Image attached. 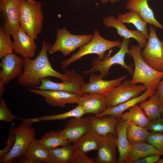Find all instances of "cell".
<instances>
[{"label": "cell", "mask_w": 163, "mask_h": 163, "mask_svg": "<svg viewBox=\"0 0 163 163\" xmlns=\"http://www.w3.org/2000/svg\"><path fill=\"white\" fill-rule=\"evenodd\" d=\"M120 0H109L110 2L112 4H113L115 3L118 2Z\"/></svg>", "instance_id": "ee69618b"}, {"label": "cell", "mask_w": 163, "mask_h": 163, "mask_svg": "<svg viewBox=\"0 0 163 163\" xmlns=\"http://www.w3.org/2000/svg\"><path fill=\"white\" fill-rule=\"evenodd\" d=\"M94 37V34L74 35L66 27L56 30V40L48 52L52 54L59 51L64 56H68L77 48L87 44Z\"/></svg>", "instance_id": "52a82bcc"}, {"label": "cell", "mask_w": 163, "mask_h": 163, "mask_svg": "<svg viewBox=\"0 0 163 163\" xmlns=\"http://www.w3.org/2000/svg\"><path fill=\"white\" fill-rule=\"evenodd\" d=\"M156 163H163V159H160Z\"/></svg>", "instance_id": "f6af8a7d"}, {"label": "cell", "mask_w": 163, "mask_h": 163, "mask_svg": "<svg viewBox=\"0 0 163 163\" xmlns=\"http://www.w3.org/2000/svg\"><path fill=\"white\" fill-rule=\"evenodd\" d=\"M148 0H129L126 4V9L137 12L147 24L163 30V25L156 19L152 10L148 3Z\"/></svg>", "instance_id": "7402d4cb"}, {"label": "cell", "mask_w": 163, "mask_h": 163, "mask_svg": "<svg viewBox=\"0 0 163 163\" xmlns=\"http://www.w3.org/2000/svg\"><path fill=\"white\" fill-rule=\"evenodd\" d=\"M103 22L104 25L107 27L116 28L117 30L116 33L122 38H133L137 41L139 47L142 49L145 47L147 39L140 31L129 29L124 23L112 15L104 17Z\"/></svg>", "instance_id": "e0dca14e"}, {"label": "cell", "mask_w": 163, "mask_h": 163, "mask_svg": "<svg viewBox=\"0 0 163 163\" xmlns=\"http://www.w3.org/2000/svg\"><path fill=\"white\" fill-rule=\"evenodd\" d=\"M122 42L119 50L113 56H105L102 59L98 56L96 57L91 63V68L89 70L82 71L81 72L85 75H88L99 72L100 75L103 78L108 76L111 66L117 64L121 66L131 75H133L134 70L132 66L127 65L124 61L126 55L129 53V39L122 38Z\"/></svg>", "instance_id": "5b68a950"}, {"label": "cell", "mask_w": 163, "mask_h": 163, "mask_svg": "<svg viewBox=\"0 0 163 163\" xmlns=\"http://www.w3.org/2000/svg\"><path fill=\"white\" fill-rule=\"evenodd\" d=\"M42 3L34 0H20V28L34 40L41 32L43 16Z\"/></svg>", "instance_id": "3957f363"}, {"label": "cell", "mask_w": 163, "mask_h": 163, "mask_svg": "<svg viewBox=\"0 0 163 163\" xmlns=\"http://www.w3.org/2000/svg\"><path fill=\"white\" fill-rule=\"evenodd\" d=\"M91 116L69 119L65 128L59 131L61 135L73 144L91 129Z\"/></svg>", "instance_id": "7c38bea8"}, {"label": "cell", "mask_w": 163, "mask_h": 163, "mask_svg": "<svg viewBox=\"0 0 163 163\" xmlns=\"http://www.w3.org/2000/svg\"><path fill=\"white\" fill-rule=\"evenodd\" d=\"M75 151L71 143L50 150L47 163H73Z\"/></svg>", "instance_id": "d4e9b609"}, {"label": "cell", "mask_w": 163, "mask_h": 163, "mask_svg": "<svg viewBox=\"0 0 163 163\" xmlns=\"http://www.w3.org/2000/svg\"><path fill=\"white\" fill-rule=\"evenodd\" d=\"M102 4H105L109 2V0H99Z\"/></svg>", "instance_id": "7bdbcfd3"}, {"label": "cell", "mask_w": 163, "mask_h": 163, "mask_svg": "<svg viewBox=\"0 0 163 163\" xmlns=\"http://www.w3.org/2000/svg\"><path fill=\"white\" fill-rule=\"evenodd\" d=\"M5 84L1 80H0V97L2 99V96L5 90L4 87Z\"/></svg>", "instance_id": "b9f144b4"}, {"label": "cell", "mask_w": 163, "mask_h": 163, "mask_svg": "<svg viewBox=\"0 0 163 163\" xmlns=\"http://www.w3.org/2000/svg\"><path fill=\"white\" fill-rule=\"evenodd\" d=\"M154 154L160 155L156 149L147 142L132 143L131 144L125 163H135L139 159Z\"/></svg>", "instance_id": "cb8c5ba5"}, {"label": "cell", "mask_w": 163, "mask_h": 163, "mask_svg": "<svg viewBox=\"0 0 163 163\" xmlns=\"http://www.w3.org/2000/svg\"><path fill=\"white\" fill-rule=\"evenodd\" d=\"M64 72L71 78V80L56 83L45 78L41 80L40 85L33 88L43 90L62 91L82 95L83 94L81 89L85 83L83 76L74 70L65 69Z\"/></svg>", "instance_id": "30bf717a"}, {"label": "cell", "mask_w": 163, "mask_h": 163, "mask_svg": "<svg viewBox=\"0 0 163 163\" xmlns=\"http://www.w3.org/2000/svg\"><path fill=\"white\" fill-rule=\"evenodd\" d=\"M126 77L127 75H125L115 79L107 80L103 79L100 75L91 73L89 78V82L85 83L82 86L81 92L82 94L93 93L106 95Z\"/></svg>", "instance_id": "9a60e30c"}, {"label": "cell", "mask_w": 163, "mask_h": 163, "mask_svg": "<svg viewBox=\"0 0 163 163\" xmlns=\"http://www.w3.org/2000/svg\"><path fill=\"white\" fill-rule=\"evenodd\" d=\"M18 126L11 128L15 135V141L10 151L1 161V163H11L25 153L29 145L35 138V130L32 126L34 118L22 119Z\"/></svg>", "instance_id": "277c9868"}, {"label": "cell", "mask_w": 163, "mask_h": 163, "mask_svg": "<svg viewBox=\"0 0 163 163\" xmlns=\"http://www.w3.org/2000/svg\"><path fill=\"white\" fill-rule=\"evenodd\" d=\"M51 46L49 42L44 41L41 49L35 59L23 58V71L17 79L19 85L33 88L40 85L41 80L48 77H55L62 81L71 80V78L66 73L61 74L51 66L47 56V52Z\"/></svg>", "instance_id": "6da1fadb"}, {"label": "cell", "mask_w": 163, "mask_h": 163, "mask_svg": "<svg viewBox=\"0 0 163 163\" xmlns=\"http://www.w3.org/2000/svg\"><path fill=\"white\" fill-rule=\"evenodd\" d=\"M120 117L143 127H145L149 121L142 108L137 104L130 107L128 111L123 113Z\"/></svg>", "instance_id": "4dcf8cb0"}, {"label": "cell", "mask_w": 163, "mask_h": 163, "mask_svg": "<svg viewBox=\"0 0 163 163\" xmlns=\"http://www.w3.org/2000/svg\"><path fill=\"white\" fill-rule=\"evenodd\" d=\"M13 50L24 58L31 59L36 54L37 45L34 39L20 28L12 35Z\"/></svg>", "instance_id": "ac0fdd59"}, {"label": "cell", "mask_w": 163, "mask_h": 163, "mask_svg": "<svg viewBox=\"0 0 163 163\" xmlns=\"http://www.w3.org/2000/svg\"><path fill=\"white\" fill-rule=\"evenodd\" d=\"M27 89L44 97L45 102L54 107H63L67 104H77L81 96L62 91L43 90L30 88Z\"/></svg>", "instance_id": "4fadbf2b"}, {"label": "cell", "mask_w": 163, "mask_h": 163, "mask_svg": "<svg viewBox=\"0 0 163 163\" xmlns=\"http://www.w3.org/2000/svg\"><path fill=\"white\" fill-rule=\"evenodd\" d=\"M93 34L94 37L90 41L80 47L70 58L61 62V67L63 69L65 70L71 64L88 54H96L100 59H102L106 51L114 47L120 48L121 46L122 41L106 40L101 36L97 30H94Z\"/></svg>", "instance_id": "8992f818"}, {"label": "cell", "mask_w": 163, "mask_h": 163, "mask_svg": "<svg viewBox=\"0 0 163 163\" xmlns=\"http://www.w3.org/2000/svg\"><path fill=\"white\" fill-rule=\"evenodd\" d=\"M128 121L121 117L117 118L115 126L117 134V146L119 153L117 163H125L131 144L127 135L126 129Z\"/></svg>", "instance_id": "603a6c76"}, {"label": "cell", "mask_w": 163, "mask_h": 163, "mask_svg": "<svg viewBox=\"0 0 163 163\" xmlns=\"http://www.w3.org/2000/svg\"><path fill=\"white\" fill-rule=\"evenodd\" d=\"M10 35L5 31L2 26L0 28V58L6 55L13 53V42L10 37Z\"/></svg>", "instance_id": "836d02e7"}, {"label": "cell", "mask_w": 163, "mask_h": 163, "mask_svg": "<svg viewBox=\"0 0 163 163\" xmlns=\"http://www.w3.org/2000/svg\"><path fill=\"white\" fill-rule=\"evenodd\" d=\"M91 129L73 144L76 150L86 154L92 150H97L102 137Z\"/></svg>", "instance_id": "484cf974"}, {"label": "cell", "mask_w": 163, "mask_h": 163, "mask_svg": "<svg viewBox=\"0 0 163 163\" xmlns=\"http://www.w3.org/2000/svg\"><path fill=\"white\" fill-rule=\"evenodd\" d=\"M0 120L9 123L12 121L15 118L10 110L7 107L4 99H0Z\"/></svg>", "instance_id": "d590c367"}, {"label": "cell", "mask_w": 163, "mask_h": 163, "mask_svg": "<svg viewBox=\"0 0 163 163\" xmlns=\"http://www.w3.org/2000/svg\"><path fill=\"white\" fill-rule=\"evenodd\" d=\"M161 155L158 154L150 155L136 161L135 163H156L160 159Z\"/></svg>", "instance_id": "ab89813d"}, {"label": "cell", "mask_w": 163, "mask_h": 163, "mask_svg": "<svg viewBox=\"0 0 163 163\" xmlns=\"http://www.w3.org/2000/svg\"><path fill=\"white\" fill-rule=\"evenodd\" d=\"M49 157V150L35 138L32 141L18 162L23 163H47Z\"/></svg>", "instance_id": "44dd1931"}, {"label": "cell", "mask_w": 163, "mask_h": 163, "mask_svg": "<svg viewBox=\"0 0 163 163\" xmlns=\"http://www.w3.org/2000/svg\"><path fill=\"white\" fill-rule=\"evenodd\" d=\"M117 135L110 133L103 136L95 158L97 163H117Z\"/></svg>", "instance_id": "2e32d148"}, {"label": "cell", "mask_w": 163, "mask_h": 163, "mask_svg": "<svg viewBox=\"0 0 163 163\" xmlns=\"http://www.w3.org/2000/svg\"><path fill=\"white\" fill-rule=\"evenodd\" d=\"M146 89L143 85L132 84L131 80H125L105 95L107 107L116 106L138 97Z\"/></svg>", "instance_id": "9c48e42d"}, {"label": "cell", "mask_w": 163, "mask_h": 163, "mask_svg": "<svg viewBox=\"0 0 163 163\" xmlns=\"http://www.w3.org/2000/svg\"><path fill=\"white\" fill-rule=\"evenodd\" d=\"M156 92L159 95L161 105L163 107V80L158 83L156 88Z\"/></svg>", "instance_id": "60d3db41"}, {"label": "cell", "mask_w": 163, "mask_h": 163, "mask_svg": "<svg viewBox=\"0 0 163 163\" xmlns=\"http://www.w3.org/2000/svg\"><path fill=\"white\" fill-rule=\"evenodd\" d=\"M85 114L83 107L78 105L74 109L64 113L55 115H45L34 119L35 123L43 121L60 120H65L69 117H81Z\"/></svg>", "instance_id": "d6a6232c"}, {"label": "cell", "mask_w": 163, "mask_h": 163, "mask_svg": "<svg viewBox=\"0 0 163 163\" xmlns=\"http://www.w3.org/2000/svg\"><path fill=\"white\" fill-rule=\"evenodd\" d=\"M147 43L141 53L144 60L154 69L163 72V41L158 38L156 29L152 25L149 28Z\"/></svg>", "instance_id": "ba28073f"}, {"label": "cell", "mask_w": 163, "mask_h": 163, "mask_svg": "<svg viewBox=\"0 0 163 163\" xmlns=\"http://www.w3.org/2000/svg\"><path fill=\"white\" fill-rule=\"evenodd\" d=\"M142 49L134 45L129 49V54L134 61L135 68L131 80V84L141 83L146 89L156 90L158 83L163 78V72L156 70L149 66L143 59Z\"/></svg>", "instance_id": "7a4b0ae2"}, {"label": "cell", "mask_w": 163, "mask_h": 163, "mask_svg": "<svg viewBox=\"0 0 163 163\" xmlns=\"http://www.w3.org/2000/svg\"><path fill=\"white\" fill-rule=\"evenodd\" d=\"M23 58L13 53L8 54L0 63V80L7 85L12 80L19 77L22 73Z\"/></svg>", "instance_id": "5bb4252c"}, {"label": "cell", "mask_w": 163, "mask_h": 163, "mask_svg": "<svg viewBox=\"0 0 163 163\" xmlns=\"http://www.w3.org/2000/svg\"><path fill=\"white\" fill-rule=\"evenodd\" d=\"M117 18L123 23L133 24L148 39L149 32L147 28V23L136 12L130 11L124 14H119Z\"/></svg>", "instance_id": "f1b7e54d"}, {"label": "cell", "mask_w": 163, "mask_h": 163, "mask_svg": "<svg viewBox=\"0 0 163 163\" xmlns=\"http://www.w3.org/2000/svg\"><path fill=\"white\" fill-rule=\"evenodd\" d=\"M20 0H0V10L3 20L2 26L10 35L20 28Z\"/></svg>", "instance_id": "8fae6325"}, {"label": "cell", "mask_w": 163, "mask_h": 163, "mask_svg": "<svg viewBox=\"0 0 163 163\" xmlns=\"http://www.w3.org/2000/svg\"><path fill=\"white\" fill-rule=\"evenodd\" d=\"M8 137L6 142L7 145L3 149L0 151V161L1 160L11 149L15 141V135L10 129L9 130Z\"/></svg>", "instance_id": "74e56055"}, {"label": "cell", "mask_w": 163, "mask_h": 163, "mask_svg": "<svg viewBox=\"0 0 163 163\" xmlns=\"http://www.w3.org/2000/svg\"><path fill=\"white\" fill-rule=\"evenodd\" d=\"M91 129L100 135L112 133L117 135L115 126L117 118L110 116L103 118L91 116Z\"/></svg>", "instance_id": "4316f807"}, {"label": "cell", "mask_w": 163, "mask_h": 163, "mask_svg": "<svg viewBox=\"0 0 163 163\" xmlns=\"http://www.w3.org/2000/svg\"><path fill=\"white\" fill-rule=\"evenodd\" d=\"M147 142L156 149L161 155H163V134L149 132Z\"/></svg>", "instance_id": "e575fe53"}, {"label": "cell", "mask_w": 163, "mask_h": 163, "mask_svg": "<svg viewBox=\"0 0 163 163\" xmlns=\"http://www.w3.org/2000/svg\"><path fill=\"white\" fill-rule=\"evenodd\" d=\"M139 105L149 120L161 117L162 106L157 93L150 96L148 100L139 103Z\"/></svg>", "instance_id": "83f0119b"}, {"label": "cell", "mask_w": 163, "mask_h": 163, "mask_svg": "<svg viewBox=\"0 0 163 163\" xmlns=\"http://www.w3.org/2000/svg\"><path fill=\"white\" fill-rule=\"evenodd\" d=\"M127 121L126 133L130 144L147 142L149 132L145 127L138 126L129 120Z\"/></svg>", "instance_id": "1f68e13d"}, {"label": "cell", "mask_w": 163, "mask_h": 163, "mask_svg": "<svg viewBox=\"0 0 163 163\" xmlns=\"http://www.w3.org/2000/svg\"><path fill=\"white\" fill-rule=\"evenodd\" d=\"M145 128L148 131L163 134V118L149 120Z\"/></svg>", "instance_id": "8d00e7d4"}, {"label": "cell", "mask_w": 163, "mask_h": 163, "mask_svg": "<svg viewBox=\"0 0 163 163\" xmlns=\"http://www.w3.org/2000/svg\"><path fill=\"white\" fill-rule=\"evenodd\" d=\"M105 95L93 93H83L77 104L83 107L85 114L96 115L107 108Z\"/></svg>", "instance_id": "ffe728a7"}, {"label": "cell", "mask_w": 163, "mask_h": 163, "mask_svg": "<svg viewBox=\"0 0 163 163\" xmlns=\"http://www.w3.org/2000/svg\"><path fill=\"white\" fill-rule=\"evenodd\" d=\"M38 141L48 150L71 143L61 135L59 131H52L45 133Z\"/></svg>", "instance_id": "f546056e"}, {"label": "cell", "mask_w": 163, "mask_h": 163, "mask_svg": "<svg viewBox=\"0 0 163 163\" xmlns=\"http://www.w3.org/2000/svg\"><path fill=\"white\" fill-rule=\"evenodd\" d=\"M156 91L146 89L141 95L134 97L127 101L120 103L116 106L107 107L102 112L95 115V117L101 118L103 117L110 116L116 118L120 117L123 112L129 109L134 105L143 102L151 96L155 94Z\"/></svg>", "instance_id": "d6986e66"}, {"label": "cell", "mask_w": 163, "mask_h": 163, "mask_svg": "<svg viewBox=\"0 0 163 163\" xmlns=\"http://www.w3.org/2000/svg\"><path fill=\"white\" fill-rule=\"evenodd\" d=\"M161 117H163V107H162L161 109Z\"/></svg>", "instance_id": "bcb514c9"}, {"label": "cell", "mask_w": 163, "mask_h": 163, "mask_svg": "<svg viewBox=\"0 0 163 163\" xmlns=\"http://www.w3.org/2000/svg\"><path fill=\"white\" fill-rule=\"evenodd\" d=\"M73 163H97L95 158L88 157L86 154L76 150Z\"/></svg>", "instance_id": "f35d334b"}]
</instances>
